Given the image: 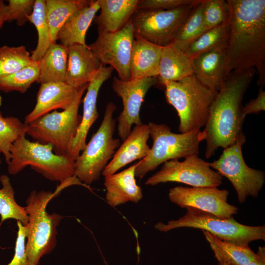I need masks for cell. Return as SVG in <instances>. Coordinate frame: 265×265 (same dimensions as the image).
Wrapping results in <instances>:
<instances>
[{
  "mask_svg": "<svg viewBox=\"0 0 265 265\" xmlns=\"http://www.w3.org/2000/svg\"><path fill=\"white\" fill-rule=\"evenodd\" d=\"M55 192L33 190L26 199L25 207L28 216L26 253L28 265H38L40 259L55 246L57 228L63 216L49 213L46 207Z\"/></svg>",
  "mask_w": 265,
  "mask_h": 265,
  "instance_id": "cell-6",
  "label": "cell"
},
{
  "mask_svg": "<svg viewBox=\"0 0 265 265\" xmlns=\"http://www.w3.org/2000/svg\"><path fill=\"white\" fill-rule=\"evenodd\" d=\"M116 108L112 102L106 104L99 128L75 161V176L87 186L99 180L120 145V139L113 137L116 125L113 114Z\"/></svg>",
  "mask_w": 265,
  "mask_h": 265,
  "instance_id": "cell-7",
  "label": "cell"
},
{
  "mask_svg": "<svg viewBox=\"0 0 265 265\" xmlns=\"http://www.w3.org/2000/svg\"><path fill=\"white\" fill-rule=\"evenodd\" d=\"M35 0H8V14L6 22L15 21L17 25L22 26L28 22L27 16L32 12Z\"/></svg>",
  "mask_w": 265,
  "mask_h": 265,
  "instance_id": "cell-37",
  "label": "cell"
},
{
  "mask_svg": "<svg viewBox=\"0 0 265 265\" xmlns=\"http://www.w3.org/2000/svg\"><path fill=\"white\" fill-rule=\"evenodd\" d=\"M0 163H1V162H0Z\"/></svg>",
  "mask_w": 265,
  "mask_h": 265,
  "instance_id": "cell-45",
  "label": "cell"
},
{
  "mask_svg": "<svg viewBox=\"0 0 265 265\" xmlns=\"http://www.w3.org/2000/svg\"><path fill=\"white\" fill-rule=\"evenodd\" d=\"M27 18L37 31V44L31 53V57L33 61H38L53 43L46 17L45 0H35L32 12Z\"/></svg>",
  "mask_w": 265,
  "mask_h": 265,
  "instance_id": "cell-29",
  "label": "cell"
},
{
  "mask_svg": "<svg viewBox=\"0 0 265 265\" xmlns=\"http://www.w3.org/2000/svg\"><path fill=\"white\" fill-rule=\"evenodd\" d=\"M150 136L148 124L135 126L118 148L102 175L106 177L113 174L133 161L145 158L150 150L147 144Z\"/></svg>",
  "mask_w": 265,
  "mask_h": 265,
  "instance_id": "cell-18",
  "label": "cell"
},
{
  "mask_svg": "<svg viewBox=\"0 0 265 265\" xmlns=\"http://www.w3.org/2000/svg\"><path fill=\"white\" fill-rule=\"evenodd\" d=\"M153 140L148 155L136 162L135 176L142 179L164 162L186 158L199 154L200 130L187 133H176L165 124L150 122L148 124Z\"/></svg>",
  "mask_w": 265,
  "mask_h": 265,
  "instance_id": "cell-8",
  "label": "cell"
},
{
  "mask_svg": "<svg viewBox=\"0 0 265 265\" xmlns=\"http://www.w3.org/2000/svg\"><path fill=\"white\" fill-rule=\"evenodd\" d=\"M114 69L104 66L89 83L87 92L83 100V114L77 134L73 139L68 157L74 161L85 146L89 131L99 117L97 101L99 90L102 84L111 76Z\"/></svg>",
  "mask_w": 265,
  "mask_h": 265,
  "instance_id": "cell-16",
  "label": "cell"
},
{
  "mask_svg": "<svg viewBox=\"0 0 265 265\" xmlns=\"http://www.w3.org/2000/svg\"><path fill=\"white\" fill-rule=\"evenodd\" d=\"M245 141L242 132L233 144L224 149L218 159L209 162L211 168L231 183L240 203L245 202L249 196L257 197L265 182L264 171L251 168L245 162L242 147Z\"/></svg>",
  "mask_w": 265,
  "mask_h": 265,
  "instance_id": "cell-10",
  "label": "cell"
},
{
  "mask_svg": "<svg viewBox=\"0 0 265 265\" xmlns=\"http://www.w3.org/2000/svg\"><path fill=\"white\" fill-rule=\"evenodd\" d=\"M2 187L0 188V227L6 220L13 219L26 226L28 216L25 207L19 205L15 201V192L10 178L6 175L0 176Z\"/></svg>",
  "mask_w": 265,
  "mask_h": 265,
  "instance_id": "cell-31",
  "label": "cell"
},
{
  "mask_svg": "<svg viewBox=\"0 0 265 265\" xmlns=\"http://www.w3.org/2000/svg\"><path fill=\"white\" fill-rule=\"evenodd\" d=\"M67 58L68 47L52 43L38 61L39 76L36 82H65Z\"/></svg>",
  "mask_w": 265,
  "mask_h": 265,
  "instance_id": "cell-26",
  "label": "cell"
},
{
  "mask_svg": "<svg viewBox=\"0 0 265 265\" xmlns=\"http://www.w3.org/2000/svg\"><path fill=\"white\" fill-rule=\"evenodd\" d=\"M255 259L245 265H265V247L259 246Z\"/></svg>",
  "mask_w": 265,
  "mask_h": 265,
  "instance_id": "cell-41",
  "label": "cell"
},
{
  "mask_svg": "<svg viewBox=\"0 0 265 265\" xmlns=\"http://www.w3.org/2000/svg\"><path fill=\"white\" fill-rule=\"evenodd\" d=\"M79 88L65 82L41 83L37 93L36 105L25 117L24 123L29 124L57 109H66L75 99Z\"/></svg>",
  "mask_w": 265,
  "mask_h": 265,
  "instance_id": "cell-17",
  "label": "cell"
},
{
  "mask_svg": "<svg viewBox=\"0 0 265 265\" xmlns=\"http://www.w3.org/2000/svg\"><path fill=\"white\" fill-rule=\"evenodd\" d=\"M186 213L182 217L155 225L160 232H167L172 229L188 227L205 231L215 238L227 242L243 246H249L251 242L265 240V226H251L241 224L233 216L227 218L219 217L213 214L196 208L187 207Z\"/></svg>",
  "mask_w": 265,
  "mask_h": 265,
  "instance_id": "cell-5",
  "label": "cell"
},
{
  "mask_svg": "<svg viewBox=\"0 0 265 265\" xmlns=\"http://www.w3.org/2000/svg\"><path fill=\"white\" fill-rule=\"evenodd\" d=\"M91 0H45L46 13L53 42L67 20L75 11L88 5Z\"/></svg>",
  "mask_w": 265,
  "mask_h": 265,
  "instance_id": "cell-28",
  "label": "cell"
},
{
  "mask_svg": "<svg viewBox=\"0 0 265 265\" xmlns=\"http://www.w3.org/2000/svg\"><path fill=\"white\" fill-rule=\"evenodd\" d=\"M103 66L88 46L68 47L65 82L76 88L88 84Z\"/></svg>",
  "mask_w": 265,
  "mask_h": 265,
  "instance_id": "cell-19",
  "label": "cell"
},
{
  "mask_svg": "<svg viewBox=\"0 0 265 265\" xmlns=\"http://www.w3.org/2000/svg\"><path fill=\"white\" fill-rule=\"evenodd\" d=\"M32 61L30 53L23 45L0 47V78L13 74Z\"/></svg>",
  "mask_w": 265,
  "mask_h": 265,
  "instance_id": "cell-35",
  "label": "cell"
},
{
  "mask_svg": "<svg viewBox=\"0 0 265 265\" xmlns=\"http://www.w3.org/2000/svg\"><path fill=\"white\" fill-rule=\"evenodd\" d=\"M229 192L217 187H185L171 188L168 198L181 208L190 207L227 218L238 213L237 207L227 202Z\"/></svg>",
  "mask_w": 265,
  "mask_h": 265,
  "instance_id": "cell-15",
  "label": "cell"
},
{
  "mask_svg": "<svg viewBox=\"0 0 265 265\" xmlns=\"http://www.w3.org/2000/svg\"><path fill=\"white\" fill-rule=\"evenodd\" d=\"M8 172L16 175L30 166L47 179L61 183L71 181L75 176V161L54 153L51 144L30 141L26 135L19 137L10 150Z\"/></svg>",
  "mask_w": 265,
  "mask_h": 265,
  "instance_id": "cell-4",
  "label": "cell"
},
{
  "mask_svg": "<svg viewBox=\"0 0 265 265\" xmlns=\"http://www.w3.org/2000/svg\"><path fill=\"white\" fill-rule=\"evenodd\" d=\"M88 84L79 88L75 99L66 109L54 110L27 124L26 134L37 142L52 145L55 154L68 157L71 143L81 123L79 108Z\"/></svg>",
  "mask_w": 265,
  "mask_h": 265,
  "instance_id": "cell-9",
  "label": "cell"
},
{
  "mask_svg": "<svg viewBox=\"0 0 265 265\" xmlns=\"http://www.w3.org/2000/svg\"><path fill=\"white\" fill-rule=\"evenodd\" d=\"M196 0H141L137 10H170L195 2Z\"/></svg>",
  "mask_w": 265,
  "mask_h": 265,
  "instance_id": "cell-39",
  "label": "cell"
},
{
  "mask_svg": "<svg viewBox=\"0 0 265 265\" xmlns=\"http://www.w3.org/2000/svg\"><path fill=\"white\" fill-rule=\"evenodd\" d=\"M256 72L253 68L232 71L226 76L210 107L201 141L206 140L205 156L209 159L218 148L225 149L242 133L245 117L242 100Z\"/></svg>",
  "mask_w": 265,
  "mask_h": 265,
  "instance_id": "cell-2",
  "label": "cell"
},
{
  "mask_svg": "<svg viewBox=\"0 0 265 265\" xmlns=\"http://www.w3.org/2000/svg\"><path fill=\"white\" fill-rule=\"evenodd\" d=\"M265 110V92L263 86H261L257 97L250 100L244 106L242 112L244 116L249 114H258L261 111Z\"/></svg>",
  "mask_w": 265,
  "mask_h": 265,
  "instance_id": "cell-40",
  "label": "cell"
},
{
  "mask_svg": "<svg viewBox=\"0 0 265 265\" xmlns=\"http://www.w3.org/2000/svg\"><path fill=\"white\" fill-rule=\"evenodd\" d=\"M17 236L15 243L14 256L7 265H28L26 253V239L27 235V227L24 226L17 221Z\"/></svg>",
  "mask_w": 265,
  "mask_h": 265,
  "instance_id": "cell-38",
  "label": "cell"
},
{
  "mask_svg": "<svg viewBox=\"0 0 265 265\" xmlns=\"http://www.w3.org/2000/svg\"><path fill=\"white\" fill-rule=\"evenodd\" d=\"M136 162L118 173L105 177L106 200L112 207L128 202L137 203L143 197L142 190L135 179Z\"/></svg>",
  "mask_w": 265,
  "mask_h": 265,
  "instance_id": "cell-20",
  "label": "cell"
},
{
  "mask_svg": "<svg viewBox=\"0 0 265 265\" xmlns=\"http://www.w3.org/2000/svg\"><path fill=\"white\" fill-rule=\"evenodd\" d=\"M1 103H2V98H1V95L0 94V106L1 105Z\"/></svg>",
  "mask_w": 265,
  "mask_h": 265,
  "instance_id": "cell-43",
  "label": "cell"
},
{
  "mask_svg": "<svg viewBox=\"0 0 265 265\" xmlns=\"http://www.w3.org/2000/svg\"><path fill=\"white\" fill-rule=\"evenodd\" d=\"M99 10L97 0H91L88 5L75 11L59 30L56 41L67 47L75 44L87 46L85 42L86 32Z\"/></svg>",
  "mask_w": 265,
  "mask_h": 265,
  "instance_id": "cell-24",
  "label": "cell"
},
{
  "mask_svg": "<svg viewBox=\"0 0 265 265\" xmlns=\"http://www.w3.org/2000/svg\"><path fill=\"white\" fill-rule=\"evenodd\" d=\"M158 82L157 77L145 78L123 81L113 77L112 88L121 98L123 109L117 119L118 134L124 141L130 133L133 125L143 124L140 111L145 96L153 85Z\"/></svg>",
  "mask_w": 265,
  "mask_h": 265,
  "instance_id": "cell-14",
  "label": "cell"
},
{
  "mask_svg": "<svg viewBox=\"0 0 265 265\" xmlns=\"http://www.w3.org/2000/svg\"><path fill=\"white\" fill-rule=\"evenodd\" d=\"M194 75L192 59L185 53L171 46L163 47L157 77L162 85L165 81H176Z\"/></svg>",
  "mask_w": 265,
  "mask_h": 265,
  "instance_id": "cell-25",
  "label": "cell"
},
{
  "mask_svg": "<svg viewBox=\"0 0 265 265\" xmlns=\"http://www.w3.org/2000/svg\"><path fill=\"white\" fill-rule=\"evenodd\" d=\"M201 0L170 10H136L131 19L134 37H140L162 47L170 45Z\"/></svg>",
  "mask_w": 265,
  "mask_h": 265,
  "instance_id": "cell-11",
  "label": "cell"
},
{
  "mask_svg": "<svg viewBox=\"0 0 265 265\" xmlns=\"http://www.w3.org/2000/svg\"><path fill=\"white\" fill-rule=\"evenodd\" d=\"M229 39L225 74L255 68L265 84V0H227Z\"/></svg>",
  "mask_w": 265,
  "mask_h": 265,
  "instance_id": "cell-1",
  "label": "cell"
},
{
  "mask_svg": "<svg viewBox=\"0 0 265 265\" xmlns=\"http://www.w3.org/2000/svg\"><path fill=\"white\" fill-rule=\"evenodd\" d=\"M27 124L16 117H4L0 111V154L6 163L11 159L10 150L13 143L21 136L26 134Z\"/></svg>",
  "mask_w": 265,
  "mask_h": 265,
  "instance_id": "cell-33",
  "label": "cell"
},
{
  "mask_svg": "<svg viewBox=\"0 0 265 265\" xmlns=\"http://www.w3.org/2000/svg\"><path fill=\"white\" fill-rule=\"evenodd\" d=\"M8 14L7 4L3 0H0V28L2 27L4 23L6 22Z\"/></svg>",
  "mask_w": 265,
  "mask_h": 265,
  "instance_id": "cell-42",
  "label": "cell"
},
{
  "mask_svg": "<svg viewBox=\"0 0 265 265\" xmlns=\"http://www.w3.org/2000/svg\"><path fill=\"white\" fill-rule=\"evenodd\" d=\"M227 23L204 32L188 47L185 53L193 59L198 55L221 47H227L229 39Z\"/></svg>",
  "mask_w": 265,
  "mask_h": 265,
  "instance_id": "cell-32",
  "label": "cell"
},
{
  "mask_svg": "<svg viewBox=\"0 0 265 265\" xmlns=\"http://www.w3.org/2000/svg\"><path fill=\"white\" fill-rule=\"evenodd\" d=\"M163 47L135 36L130 64L131 80L158 77Z\"/></svg>",
  "mask_w": 265,
  "mask_h": 265,
  "instance_id": "cell-22",
  "label": "cell"
},
{
  "mask_svg": "<svg viewBox=\"0 0 265 265\" xmlns=\"http://www.w3.org/2000/svg\"><path fill=\"white\" fill-rule=\"evenodd\" d=\"M97 39L88 45L104 66L109 65L123 81L131 80L130 64L133 41L134 29L131 20L116 32L98 30Z\"/></svg>",
  "mask_w": 265,
  "mask_h": 265,
  "instance_id": "cell-13",
  "label": "cell"
},
{
  "mask_svg": "<svg viewBox=\"0 0 265 265\" xmlns=\"http://www.w3.org/2000/svg\"><path fill=\"white\" fill-rule=\"evenodd\" d=\"M222 179L211 168L209 162L195 155L182 161L175 159L164 162L160 169L148 178L145 184L153 186L172 182L192 187H218L222 184Z\"/></svg>",
  "mask_w": 265,
  "mask_h": 265,
  "instance_id": "cell-12",
  "label": "cell"
},
{
  "mask_svg": "<svg viewBox=\"0 0 265 265\" xmlns=\"http://www.w3.org/2000/svg\"><path fill=\"white\" fill-rule=\"evenodd\" d=\"M204 0L196 6L186 20L170 45L185 53L190 45L204 33L203 11Z\"/></svg>",
  "mask_w": 265,
  "mask_h": 265,
  "instance_id": "cell-30",
  "label": "cell"
},
{
  "mask_svg": "<svg viewBox=\"0 0 265 265\" xmlns=\"http://www.w3.org/2000/svg\"><path fill=\"white\" fill-rule=\"evenodd\" d=\"M218 263L228 265H245L255 259L256 253L249 246H243L220 240L202 231Z\"/></svg>",
  "mask_w": 265,
  "mask_h": 265,
  "instance_id": "cell-27",
  "label": "cell"
},
{
  "mask_svg": "<svg viewBox=\"0 0 265 265\" xmlns=\"http://www.w3.org/2000/svg\"><path fill=\"white\" fill-rule=\"evenodd\" d=\"M221 47L192 59L194 75L198 80L217 92L226 77V49Z\"/></svg>",
  "mask_w": 265,
  "mask_h": 265,
  "instance_id": "cell-21",
  "label": "cell"
},
{
  "mask_svg": "<svg viewBox=\"0 0 265 265\" xmlns=\"http://www.w3.org/2000/svg\"><path fill=\"white\" fill-rule=\"evenodd\" d=\"M39 76L38 61H33L29 65L7 76L0 78V90L26 92L31 85L37 81Z\"/></svg>",
  "mask_w": 265,
  "mask_h": 265,
  "instance_id": "cell-34",
  "label": "cell"
},
{
  "mask_svg": "<svg viewBox=\"0 0 265 265\" xmlns=\"http://www.w3.org/2000/svg\"><path fill=\"white\" fill-rule=\"evenodd\" d=\"M217 265H227V264H222V263H218Z\"/></svg>",
  "mask_w": 265,
  "mask_h": 265,
  "instance_id": "cell-44",
  "label": "cell"
},
{
  "mask_svg": "<svg viewBox=\"0 0 265 265\" xmlns=\"http://www.w3.org/2000/svg\"><path fill=\"white\" fill-rule=\"evenodd\" d=\"M139 0H97L101 9L95 17L98 30L114 32L123 28L137 10Z\"/></svg>",
  "mask_w": 265,
  "mask_h": 265,
  "instance_id": "cell-23",
  "label": "cell"
},
{
  "mask_svg": "<svg viewBox=\"0 0 265 265\" xmlns=\"http://www.w3.org/2000/svg\"><path fill=\"white\" fill-rule=\"evenodd\" d=\"M162 85L167 102L178 113L181 133L200 130L205 126L217 92L202 84L194 75L176 81H165Z\"/></svg>",
  "mask_w": 265,
  "mask_h": 265,
  "instance_id": "cell-3",
  "label": "cell"
},
{
  "mask_svg": "<svg viewBox=\"0 0 265 265\" xmlns=\"http://www.w3.org/2000/svg\"><path fill=\"white\" fill-rule=\"evenodd\" d=\"M229 9L226 0H204L203 11L204 32L228 22Z\"/></svg>",
  "mask_w": 265,
  "mask_h": 265,
  "instance_id": "cell-36",
  "label": "cell"
}]
</instances>
